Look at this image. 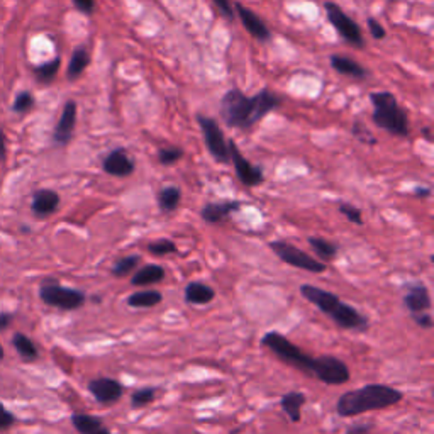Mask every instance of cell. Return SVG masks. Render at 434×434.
Segmentation results:
<instances>
[{
	"label": "cell",
	"mask_w": 434,
	"mask_h": 434,
	"mask_svg": "<svg viewBox=\"0 0 434 434\" xmlns=\"http://www.w3.org/2000/svg\"><path fill=\"white\" fill-rule=\"evenodd\" d=\"M282 102L283 98L268 88L260 90L253 97H246L238 88H231L221 98V118L229 127L249 129L280 107Z\"/></svg>",
	"instance_id": "cell-1"
},
{
	"label": "cell",
	"mask_w": 434,
	"mask_h": 434,
	"mask_svg": "<svg viewBox=\"0 0 434 434\" xmlns=\"http://www.w3.org/2000/svg\"><path fill=\"white\" fill-rule=\"evenodd\" d=\"M404 394L385 384H368L348 390L338 399L336 412L341 418H355L370 411H382L402 401Z\"/></svg>",
	"instance_id": "cell-2"
},
{
	"label": "cell",
	"mask_w": 434,
	"mask_h": 434,
	"mask_svg": "<svg viewBox=\"0 0 434 434\" xmlns=\"http://www.w3.org/2000/svg\"><path fill=\"white\" fill-rule=\"evenodd\" d=\"M300 295L316 306L321 312L328 314L341 329L356 331V333H367L370 328L368 317L363 316L362 312L356 311L353 306L343 302L338 295L333 292L319 289L316 285H302L300 287Z\"/></svg>",
	"instance_id": "cell-3"
},
{
	"label": "cell",
	"mask_w": 434,
	"mask_h": 434,
	"mask_svg": "<svg viewBox=\"0 0 434 434\" xmlns=\"http://www.w3.org/2000/svg\"><path fill=\"white\" fill-rule=\"evenodd\" d=\"M370 101L373 104V122L378 127L395 136H409V119L404 107L399 105L392 92H372Z\"/></svg>",
	"instance_id": "cell-4"
},
{
	"label": "cell",
	"mask_w": 434,
	"mask_h": 434,
	"mask_svg": "<svg viewBox=\"0 0 434 434\" xmlns=\"http://www.w3.org/2000/svg\"><path fill=\"white\" fill-rule=\"evenodd\" d=\"M261 345L268 348L283 363L297 368V370L304 372L309 377H314V372H316L317 367V356L304 353L299 346H295L294 343L289 341L283 334L277 333V331H270V333H266L265 336L261 338Z\"/></svg>",
	"instance_id": "cell-5"
},
{
	"label": "cell",
	"mask_w": 434,
	"mask_h": 434,
	"mask_svg": "<svg viewBox=\"0 0 434 434\" xmlns=\"http://www.w3.org/2000/svg\"><path fill=\"white\" fill-rule=\"evenodd\" d=\"M40 297L46 306L62 309V311H76L87 302V295L84 290L59 285L55 278H46L41 283Z\"/></svg>",
	"instance_id": "cell-6"
},
{
	"label": "cell",
	"mask_w": 434,
	"mask_h": 434,
	"mask_svg": "<svg viewBox=\"0 0 434 434\" xmlns=\"http://www.w3.org/2000/svg\"><path fill=\"white\" fill-rule=\"evenodd\" d=\"M270 249L277 255L283 263L294 266V268L306 270V272L311 273H324L328 270V265L324 261L316 260L311 255H307L306 251L294 246V244L283 241V239H277V241H272L268 244Z\"/></svg>",
	"instance_id": "cell-7"
},
{
	"label": "cell",
	"mask_w": 434,
	"mask_h": 434,
	"mask_svg": "<svg viewBox=\"0 0 434 434\" xmlns=\"http://www.w3.org/2000/svg\"><path fill=\"white\" fill-rule=\"evenodd\" d=\"M324 8L326 14H328L329 23L333 24V28L339 33V36H341L346 42H350V45L356 46V48H363L365 41L360 25L356 24L355 21L338 6V4L326 2Z\"/></svg>",
	"instance_id": "cell-8"
},
{
	"label": "cell",
	"mask_w": 434,
	"mask_h": 434,
	"mask_svg": "<svg viewBox=\"0 0 434 434\" xmlns=\"http://www.w3.org/2000/svg\"><path fill=\"white\" fill-rule=\"evenodd\" d=\"M199 121L202 136H204L205 146H207L209 153L212 158L219 163H229V152H227V141L224 137V132L221 131L216 119L207 118V115L199 114L197 115Z\"/></svg>",
	"instance_id": "cell-9"
},
{
	"label": "cell",
	"mask_w": 434,
	"mask_h": 434,
	"mask_svg": "<svg viewBox=\"0 0 434 434\" xmlns=\"http://www.w3.org/2000/svg\"><path fill=\"white\" fill-rule=\"evenodd\" d=\"M351 373L348 365L336 356L324 355L317 356V367L314 372V378L326 385H343L350 380Z\"/></svg>",
	"instance_id": "cell-10"
},
{
	"label": "cell",
	"mask_w": 434,
	"mask_h": 434,
	"mask_svg": "<svg viewBox=\"0 0 434 434\" xmlns=\"http://www.w3.org/2000/svg\"><path fill=\"white\" fill-rule=\"evenodd\" d=\"M227 152H229V161H233L234 165L236 175H238L239 182H241L244 187H258L265 182V175L260 166L251 165V163L243 156V153L239 152V148L236 146L233 139L227 141Z\"/></svg>",
	"instance_id": "cell-11"
},
{
	"label": "cell",
	"mask_w": 434,
	"mask_h": 434,
	"mask_svg": "<svg viewBox=\"0 0 434 434\" xmlns=\"http://www.w3.org/2000/svg\"><path fill=\"white\" fill-rule=\"evenodd\" d=\"M87 389L88 392L93 395V399H96L98 404H104V406L119 402L124 395V385L121 382L109 377L93 378V380L88 382Z\"/></svg>",
	"instance_id": "cell-12"
},
{
	"label": "cell",
	"mask_w": 434,
	"mask_h": 434,
	"mask_svg": "<svg viewBox=\"0 0 434 434\" xmlns=\"http://www.w3.org/2000/svg\"><path fill=\"white\" fill-rule=\"evenodd\" d=\"M102 169H104L105 173L110 175V177L124 178L135 173L136 163L131 156H129L126 149L115 148L104 158Z\"/></svg>",
	"instance_id": "cell-13"
},
{
	"label": "cell",
	"mask_w": 434,
	"mask_h": 434,
	"mask_svg": "<svg viewBox=\"0 0 434 434\" xmlns=\"http://www.w3.org/2000/svg\"><path fill=\"white\" fill-rule=\"evenodd\" d=\"M404 306H406L409 314L431 312L433 300L428 287L421 282L409 283L406 287V294H404Z\"/></svg>",
	"instance_id": "cell-14"
},
{
	"label": "cell",
	"mask_w": 434,
	"mask_h": 434,
	"mask_svg": "<svg viewBox=\"0 0 434 434\" xmlns=\"http://www.w3.org/2000/svg\"><path fill=\"white\" fill-rule=\"evenodd\" d=\"M243 207L241 200H224V202H210L205 204L200 210V217L207 224H219L229 219L231 214L238 212Z\"/></svg>",
	"instance_id": "cell-15"
},
{
	"label": "cell",
	"mask_w": 434,
	"mask_h": 434,
	"mask_svg": "<svg viewBox=\"0 0 434 434\" xmlns=\"http://www.w3.org/2000/svg\"><path fill=\"white\" fill-rule=\"evenodd\" d=\"M75 124H76V102L68 101L63 107L62 118H59L57 127H55V135H53L55 143L59 146L70 143L73 131H75Z\"/></svg>",
	"instance_id": "cell-16"
},
{
	"label": "cell",
	"mask_w": 434,
	"mask_h": 434,
	"mask_svg": "<svg viewBox=\"0 0 434 434\" xmlns=\"http://www.w3.org/2000/svg\"><path fill=\"white\" fill-rule=\"evenodd\" d=\"M236 12H238L239 19H241V23L244 25V29L251 34L253 38L258 41H268L270 38H272V33H270V29L266 28V24L263 21L258 17L255 12L251 11V8L244 7L243 4H236Z\"/></svg>",
	"instance_id": "cell-17"
},
{
	"label": "cell",
	"mask_w": 434,
	"mask_h": 434,
	"mask_svg": "<svg viewBox=\"0 0 434 434\" xmlns=\"http://www.w3.org/2000/svg\"><path fill=\"white\" fill-rule=\"evenodd\" d=\"M59 207V195L50 188H41V190L34 192L31 210L34 216L38 217H48L55 214Z\"/></svg>",
	"instance_id": "cell-18"
},
{
	"label": "cell",
	"mask_w": 434,
	"mask_h": 434,
	"mask_svg": "<svg viewBox=\"0 0 434 434\" xmlns=\"http://www.w3.org/2000/svg\"><path fill=\"white\" fill-rule=\"evenodd\" d=\"M72 424L79 434H114L104 426L102 419L97 418V416L76 412V414L72 416Z\"/></svg>",
	"instance_id": "cell-19"
},
{
	"label": "cell",
	"mask_w": 434,
	"mask_h": 434,
	"mask_svg": "<svg viewBox=\"0 0 434 434\" xmlns=\"http://www.w3.org/2000/svg\"><path fill=\"white\" fill-rule=\"evenodd\" d=\"M165 275V268L161 265H144L132 273L131 283L135 287L154 285V283H160Z\"/></svg>",
	"instance_id": "cell-20"
},
{
	"label": "cell",
	"mask_w": 434,
	"mask_h": 434,
	"mask_svg": "<svg viewBox=\"0 0 434 434\" xmlns=\"http://www.w3.org/2000/svg\"><path fill=\"white\" fill-rule=\"evenodd\" d=\"M216 299V292L212 287L202 282H190L185 287V302L192 306H205Z\"/></svg>",
	"instance_id": "cell-21"
},
{
	"label": "cell",
	"mask_w": 434,
	"mask_h": 434,
	"mask_svg": "<svg viewBox=\"0 0 434 434\" xmlns=\"http://www.w3.org/2000/svg\"><path fill=\"white\" fill-rule=\"evenodd\" d=\"M306 395L302 392H289L285 395H282L280 399V407L283 409V412L287 414V418H289L292 423H299L300 418V412H302V407L306 406Z\"/></svg>",
	"instance_id": "cell-22"
},
{
	"label": "cell",
	"mask_w": 434,
	"mask_h": 434,
	"mask_svg": "<svg viewBox=\"0 0 434 434\" xmlns=\"http://www.w3.org/2000/svg\"><path fill=\"white\" fill-rule=\"evenodd\" d=\"M331 67L334 68L338 73L346 76H353V79H365L368 75V72L355 59L341 57V55H333L331 57Z\"/></svg>",
	"instance_id": "cell-23"
},
{
	"label": "cell",
	"mask_w": 434,
	"mask_h": 434,
	"mask_svg": "<svg viewBox=\"0 0 434 434\" xmlns=\"http://www.w3.org/2000/svg\"><path fill=\"white\" fill-rule=\"evenodd\" d=\"M163 300L161 292L158 290H141L135 292L127 297V306L132 309H149L158 306Z\"/></svg>",
	"instance_id": "cell-24"
},
{
	"label": "cell",
	"mask_w": 434,
	"mask_h": 434,
	"mask_svg": "<svg viewBox=\"0 0 434 434\" xmlns=\"http://www.w3.org/2000/svg\"><path fill=\"white\" fill-rule=\"evenodd\" d=\"M12 345H14L17 355L24 360V362H36L40 358V351L31 338H28L23 333H16L12 338Z\"/></svg>",
	"instance_id": "cell-25"
},
{
	"label": "cell",
	"mask_w": 434,
	"mask_h": 434,
	"mask_svg": "<svg viewBox=\"0 0 434 434\" xmlns=\"http://www.w3.org/2000/svg\"><path fill=\"white\" fill-rule=\"evenodd\" d=\"M90 63V55L88 51L84 48V46H80V48H76L73 51L70 63H68V70H67V76L68 80H76L81 73L85 72V68L88 67Z\"/></svg>",
	"instance_id": "cell-26"
},
{
	"label": "cell",
	"mask_w": 434,
	"mask_h": 434,
	"mask_svg": "<svg viewBox=\"0 0 434 434\" xmlns=\"http://www.w3.org/2000/svg\"><path fill=\"white\" fill-rule=\"evenodd\" d=\"M182 200V190L175 185L163 187L158 193V205H160L161 212H173L177 210Z\"/></svg>",
	"instance_id": "cell-27"
},
{
	"label": "cell",
	"mask_w": 434,
	"mask_h": 434,
	"mask_svg": "<svg viewBox=\"0 0 434 434\" xmlns=\"http://www.w3.org/2000/svg\"><path fill=\"white\" fill-rule=\"evenodd\" d=\"M307 243H309V246L312 248V251L324 261L334 260L339 251V248L336 246V244L328 241V239H324V238H319V236H311V238H307Z\"/></svg>",
	"instance_id": "cell-28"
},
{
	"label": "cell",
	"mask_w": 434,
	"mask_h": 434,
	"mask_svg": "<svg viewBox=\"0 0 434 434\" xmlns=\"http://www.w3.org/2000/svg\"><path fill=\"white\" fill-rule=\"evenodd\" d=\"M139 263H141L139 255H129V256L119 258V260L113 265V268H110V273H113L115 278L127 277V275L136 272Z\"/></svg>",
	"instance_id": "cell-29"
},
{
	"label": "cell",
	"mask_w": 434,
	"mask_h": 434,
	"mask_svg": "<svg viewBox=\"0 0 434 434\" xmlns=\"http://www.w3.org/2000/svg\"><path fill=\"white\" fill-rule=\"evenodd\" d=\"M156 399V389L154 387H143L131 394V407L132 409H141V407L149 406Z\"/></svg>",
	"instance_id": "cell-30"
},
{
	"label": "cell",
	"mask_w": 434,
	"mask_h": 434,
	"mask_svg": "<svg viewBox=\"0 0 434 434\" xmlns=\"http://www.w3.org/2000/svg\"><path fill=\"white\" fill-rule=\"evenodd\" d=\"M59 63H62L59 62V58H55L48 63L41 64V67L34 68V73H36L38 80H40L41 84H50V81L57 76V73L59 70Z\"/></svg>",
	"instance_id": "cell-31"
},
{
	"label": "cell",
	"mask_w": 434,
	"mask_h": 434,
	"mask_svg": "<svg viewBox=\"0 0 434 434\" xmlns=\"http://www.w3.org/2000/svg\"><path fill=\"white\" fill-rule=\"evenodd\" d=\"M148 251L154 256H166L177 253V244L171 239H158V241H152L148 244Z\"/></svg>",
	"instance_id": "cell-32"
},
{
	"label": "cell",
	"mask_w": 434,
	"mask_h": 434,
	"mask_svg": "<svg viewBox=\"0 0 434 434\" xmlns=\"http://www.w3.org/2000/svg\"><path fill=\"white\" fill-rule=\"evenodd\" d=\"M182 156H183V149L173 148V146H171V148H161L160 152H158V161L165 166L175 165V163L182 160Z\"/></svg>",
	"instance_id": "cell-33"
},
{
	"label": "cell",
	"mask_w": 434,
	"mask_h": 434,
	"mask_svg": "<svg viewBox=\"0 0 434 434\" xmlns=\"http://www.w3.org/2000/svg\"><path fill=\"white\" fill-rule=\"evenodd\" d=\"M339 214H343L348 221L353 222L356 226H362L363 224V216H362V210L358 207H355V205L346 204V202H341V204L338 205Z\"/></svg>",
	"instance_id": "cell-34"
},
{
	"label": "cell",
	"mask_w": 434,
	"mask_h": 434,
	"mask_svg": "<svg viewBox=\"0 0 434 434\" xmlns=\"http://www.w3.org/2000/svg\"><path fill=\"white\" fill-rule=\"evenodd\" d=\"M34 105V97L29 92H21L14 102L16 113H28Z\"/></svg>",
	"instance_id": "cell-35"
},
{
	"label": "cell",
	"mask_w": 434,
	"mask_h": 434,
	"mask_svg": "<svg viewBox=\"0 0 434 434\" xmlns=\"http://www.w3.org/2000/svg\"><path fill=\"white\" fill-rule=\"evenodd\" d=\"M351 131H353V136L358 137V139L362 141V143H367V144H375L377 143V139H375V137H373L372 132L368 131V129L365 127L362 122H355L353 124V129H351Z\"/></svg>",
	"instance_id": "cell-36"
},
{
	"label": "cell",
	"mask_w": 434,
	"mask_h": 434,
	"mask_svg": "<svg viewBox=\"0 0 434 434\" xmlns=\"http://www.w3.org/2000/svg\"><path fill=\"white\" fill-rule=\"evenodd\" d=\"M411 319L423 329H431L434 326L431 312H418V314H411Z\"/></svg>",
	"instance_id": "cell-37"
},
{
	"label": "cell",
	"mask_w": 434,
	"mask_h": 434,
	"mask_svg": "<svg viewBox=\"0 0 434 434\" xmlns=\"http://www.w3.org/2000/svg\"><path fill=\"white\" fill-rule=\"evenodd\" d=\"M16 423V416L11 411L6 409L2 402H0V431H6Z\"/></svg>",
	"instance_id": "cell-38"
},
{
	"label": "cell",
	"mask_w": 434,
	"mask_h": 434,
	"mask_svg": "<svg viewBox=\"0 0 434 434\" xmlns=\"http://www.w3.org/2000/svg\"><path fill=\"white\" fill-rule=\"evenodd\" d=\"M368 29H370V34H372L373 40L380 41V40H384V38H385L384 25L378 23L377 19H373V17H370V19H368Z\"/></svg>",
	"instance_id": "cell-39"
},
{
	"label": "cell",
	"mask_w": 434,
	"mask_h": 434,
	"mask_svg": "<svg viewBox=\"0 0 434 434\" xmlns=\"http://www.w3.org/2000/svg\"><path fill=\"white\" fill-rule=\"evenodd\" d=\"M212 2L216 4V7L219 8V12H221V14L224 16L226 19L233 21L234 11H233V6H231V0H212Z\"/></svg>",
	"instance_id": "cell-40"
},
{
	"label": "cell",
	"mask_w": 434,
	"mask_h": 434,
	"mask_svg": "<svg viewBox=\"0 0 434 434\" xmlns=\"http://www.w3.org/2000/svg\"><path fill=\"white\" fill-rule=\"evenodd\" d=\"M73 4L84 14H92L93 8H96V0H73Z\"/></svg>",
	"instance_id": "cell-41"
},
{
	"label": "cell",
	"mask_w": 434,
	"mask_h": 434,
	"mask_svg": "<svg viewBox=\"0 0 434 434\" xmlns=\"http://www.w3.org/2000/svg\"><path fill=\"white\" fill-rule=\"evenodd\" d=\"M373 428V424L370 423H360V424H355V426L348 428V431L345 434H370Z\"/></svg>",
	"instance_id": "cell-42"
},
{
	"label": "cell",
	"mask_w": 434,
	"mask_h": 434,
	"mask_svg": "<svg viewBox=\"0 0 434 434\" xmlns=\"http://www.w3.org/2000/svg\"><path fill=\"white\" fill-rule=\"evenodd\" d=\"M414 195L418 197V199H428V197H431V188H429V187H418L414 190Z\"/></svg>",
	"instance_id": "cell-43"
},
{
	"label": "cell",
	"mask_w": 434,
	"mask_h": 434,
	"mask_svg": "<svg viewBox=\"0 0 434 434\" xmlns=\"http://www.w3.org/2000/svg\"><path fill=\"white\" fill-rule=\"evenodd\" d=\"M11 322H12V316H11V314H6V312L0 314V331H2V329H7L8 326H11Z\"/></svg>",
	"instance_id": "cell-44"
},
{
	"label": "cell",
	"mask_w": 434,
	"mask_h": 434,
	"mask_svg": "<svg viewBox=\"0 0 434 434\" xmlns=\"http://www.w3.org/2000/svg\"><path fill=\"white\" fill-rule=\"evenodd\" d=\"M6 154H7L6 136H4V131L0 129V160H6Z\"/></svg>",
	"instance_id": "cell-45"
},
{
	"label": "cell",
	"mask_w": 434,
	"mask_h": 434,
	"mask_svg": "<svg viewBox=\"0 0 434 434\" xmlns=\"http://www.w3.org/2000/svg\"><path fill=\"white\" fill-rule=\"evenodd\" d=\"M424 137H426L428 141H431V131H429V129H424Z\"/></svg>",
	"instance_id": "cell-46"
},
{
	"label": "cell",
	"mask_w": 434,
	"mask_h": 434,
	"mask_svg": "<svg viewBox=\"0 0 434 434\" xmlns=\"http://www.w3.org/2000/svg\"><path fill=\"white\" fill-rule=\"evenodd\" d=\"M0 360H4V348L0 345Z\"/></svg>",
	"instance_id": "cell-47"
}]
</instances>
